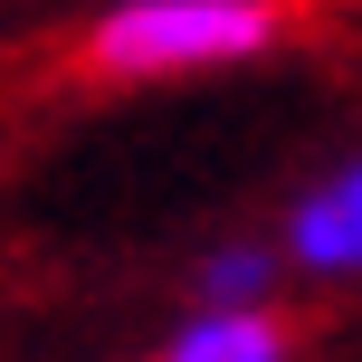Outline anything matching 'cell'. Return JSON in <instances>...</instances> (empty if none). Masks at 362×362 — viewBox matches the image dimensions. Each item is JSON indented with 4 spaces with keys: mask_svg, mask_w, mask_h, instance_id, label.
<instances>
[{
    "mask_svg": "<svg viewBox=\"0 0 362 362\" xmlns=\"http://www.w3.org/2000/svg\"><path fill=\"white\" fill-rule=\"evenodd\" d=\"M286 38V0H115L86 29L95 76H210Z\"/></svg>",
    "mask_w": 362,
    "mask_h": 362,
    "instance_id": "obj_1",
    "label": "cell"
},
{
    "mask_svg": "<svg viewBox=\"0 0 362 362\" xmlns=\"http://www.w3.org/2000/svg\"><path fill=\"white\" fill-rule=\"evenodd\" d=\"M276 267L362 276V153L334 163L315 191H296V210H286V257H276Z\"/></svg>",
    "mask_w": 362,
    "mask_h": 362,
    "instance_id": "obj_2",
    "label": "cell"
},
{
    "mask_svg": "<svg viewBox=\"0 0 362 362\" xmlns=\"http://www.w3.org/2000/svg\"><path fill=\"white\" fill-rule=\"evenodd\" d=\"M296 334L276 305H191L153 362H286Z\"/></svg>",
    "mask_w": 362,
    "mask_h": 362,
    "instance_id": "obj_3",
    "label": "cell"
},
{
    "mask_svg": "<svg viewBox=\"0 0 362 362\" xmlns=\"http://www.w3.org/2000/svg\"><path fill=\"white\" fill-rule=\"evenodd\" d=\"M267 296H276V248L229 238V248L200 257V305H267Z\"/></svg>",
    "mask_w": 362,
    "mask_h": 362,
    "instance_id": "obj_4",
    "label": "cell"
}]
</instances>
